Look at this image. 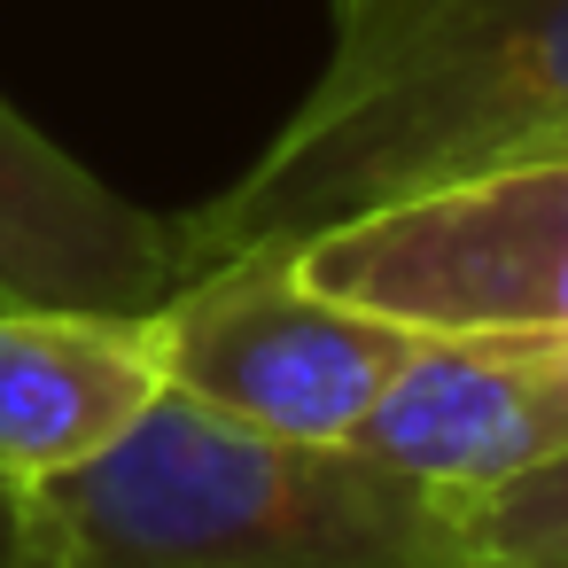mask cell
<instances>
[{"mask_svg": "<svg viewBox=\"0 0 568 568\" xmlns=\"http://www.w3.org/2000/svg\"><path fill=\"white\" fill-rule=\"evenodd\" d=\"M568 141V0H343L335 55L265 156L180 219L187 273Z\"/></svg>", "mask_w": 568, "mask_h": 568, "instance_id": "cell-1", "label": "cell"}, {"mask_svg": "<svg viewBox=\"0 0 568 568\" xmlns=\"http://www.w3.org/2000/svg\"><path fill=\"white\" fill-rule=\"evenodd\" d=\"M24 521L32 568H483L467 490L180 389L79 475L24 490Z\"/></svg>", "mask_w": 568, "mask_h": 568, "instance_id": "cell-2", "label": "cell"}, {"mask_svg": "<svg viewBox=\"0 0 568 568\" xmlns=\"http://www.w3.org/2000/svg\"><path fill=\"white\" fill-rule=\"evenodd\" d=\"M312 288L420 335L568 327V149L514 156L296 242Z\"/></svg>", "mask_w": 568, "mask_h": 568, "instance_id": "cell-3", "label": "cell"}, {"mask_svg": "<svg viewBox=\"0 0 568 568\" xmlns=\"http://www.w3.org/2000/svg\"><path fill=\"white\" fill-rule=\"evenodd\" d=\"M156 335L180 397L304 444H351L420 351V327L312 288L296 250H234L195 265L156 304Z\"/></svg>", "mask_w": 568, "mask_h": 568, "instance_id": "cell-4", "label": "cell"}, {"mask_svg": "<svg viewBox=\"0 0 568 568\" xmlns=\"http://www.w3.org/2000/svg\"><path fill=\"white\" fill-rule=\"evenodd\" d=\"M351 444L452 490L545 467L568 452V327L420 335Z\"/></svg>", "mask_w": 568, "mask_h": 568, "instance_id": "cell-5", "label": "cell"}, {"mask_svg": "<svg viewBox=\"0 0 568 568\" xmlns=\"http://www.w3.org/2000/svg\"><path fill=\"white\" fill-rule=\"evenodd\" d=\"M187 281L180 219L102 187L71 149L0 102V304L156 312Z\"/></svg>", "mask_w": 568, "mask_h": 568, "instance_id": "cell-6", "label": "cell"}, {"mask_svg": "<svg viewBox=\"0 0 568 568\" xmlns=\"http://www.w3.org/2000/svg\"><path fill=\"white\" fill-rule=\"evenodd\" d=\"M172 397L156 312L0 304V483L40 490Z\"/></svg>", "mask_w": 568, "mask_h": 568, "instance_id": "cell-7", "label": "cell"}, {"mask_svg": "<svg viewBox=\"0 0 568 568\" xmlns=\"http://www.w3.org/2000/svg\"><path fill=\"white\" fill-rule=\"evenodd\" d=\"M467 514L483 568H568V452L490 490H467Z\"/></svg>", "mask_w": 568, "mask_h": 568, "instance_id": "cell-8", "label": "cell"}, {"mask_svg": "<svg viewBox=\"0 0 568 568\" xmlns=\"http://www.w3.org/2000/svg\"><path fill=\"white\" fill-rule=\"evenodd\" d=\"M0 568H32V521L17 483H0Z\"/></svg>", "mask_w": 568, "mask_h": 568, "instance_id": "cell-9", "label": "cell"}, {"mask_svg": "<svg viewBox=\"0 0 568 568\" xmlns=\"http://www.w3.org/2000/svg\"><path fill=\"white\" fill-rule=\"evenodd\" d=\"M560 149H568V141H560ZM545 156H552V149H545Z\"/></svg>", "mask_w": 568, "mask_h": 568, "instance_id": "cell-10", "label": "cell"}, {"mask_svg": "<svg viewBox=\"0 0 568 568\" xmlns=\"http://www.w3.org/2000/svg\"><path fill=\"white\" fill-rule=\"evenodd\" d=\"M335 9H343V0H335Z\"/></svg>", "mask_w": 568, "mask_h": 568, "instance_id": "cell-11", "label": "cell"}]
</instances>
